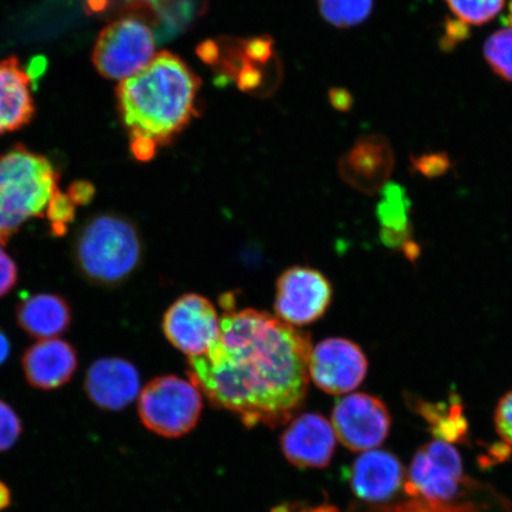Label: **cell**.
Masks as SVG:
<instances>
[{"label":"cell","mask_w":512,"mask_h":512,"mask_svg":"<svg viewBox=\"0 0 512 512\" xmlns=\"http://www.w3.org/2000/svg\"><path fill=\"white\" fill-rule=\"evenodd\" d=\"M221 305L219 341L189 358V380L247 427L286 424L309 392L310 335L271 313L236 310L233 294Z\"/></svg>","instance_id":"obj_1"},{"label":"cell","mask_w":512,"mask_h":512,"mask_svg":"<svg viewBox=\"0 0 512 512\" xmlns=\"http://www.w3.org/2000/svg\"><path fill=\"white\" fill-rule=\"evenodd\" d=\"M201 82L178 56L164 51L132 78L120 82L118 105L139 160L155 157L160 146L188 126L196 114Z\"/></svg>","instance_id":"obj_2"},{"label":"cell","mask_w":512,"mask_h":512,"mask_svg":"<svg viewBox=\"0 0 512 512\" xmlns=\"http://www.w3.org/2000/svg\"><path fill=\"white\" fill-rule=\"evenodd\" d=\"M143 241L138 227L124 216L102 214L88 220L74 240L73 258L89 283L124 284L142 264Z\"/></svg>","instance_id":"obj_3"},{"label":"cell","mask_w":512,"mask_h":512,"mask_svg":"<svg viewBox=\"0 0 512 512\" xmlns=\"http://www.w3.org/2000/svg\"><path fill=\"white\" fill-rule=\"evenodd\" d=\"M59 172L46 157L18 145L0 157V245L23 224L46 216L59 191Z\"/></svg>","instance_id":"obj_4"},{"label":"cell","mask_w":512,"mask_h":512,"mask_svg":"<svg viewBox=\"0 0 512 512\" xmlns=\"http://www.w3.org/2000/svg\"><path fill=\"white\" fill-rule=\"evenodd\" d=\"M203 394L191 380L165 375L151 380L138 396L140 421L164 438H181L197 426Z\"/></svg>","instance_id":"obj_5"},{"label":"cell","mask_w":512,"mask_h":512,"mask_svg":"<svg viewBox=\"0 0 512 512\" xmlns=\"http://www.w3.org/2000/svg\"><path fill=\"white\" fill-rule=\"evenodd\" d=\"M155 49V36L145 23L123 18L100 32L93 61L104 78L124 81L155 59Z\"/></svg>","instance_id":"obj_6"},{"label":"cell","mask_w":512,"mask_h":512,"mask_svg":"<svg viewBox=\"0 0 512 512\" xmlns=\"http://www.w3.org/2000/svg\"><path fill=\"white\" fill-rule=\"evenodd\" d=\"M465 484L463 460L456 447L435 439L419 448L408 469V497L435 503L456 502Z\"/></svg>","instance_id":"obj_7"},{"label":"cell","mask_w":512,"mask_h":512,"mask_svg":"<svg viewBox=\"0 0 512 512\" xmlns=\"http://www.w3.org/2000/svg\"><path fill=\"white\" fill-rule=\"evenodd\" d=\"M332 296L331 283L322 272L293 266L277 280L274 311L283 322L299 329L322 318L331 305Z\"/></svg>","instance_id":"obj_8"},{"label":"cell","mask_w":512,"mask_h":512,"mask_svg":"<svg viewBox=\"0 0 512 512\" xmlns=\"http://www.w3.org/2000/svg\"><path fill=\"white\" fill-rule=\"evenodd\" d=\"M162 329L166 339L188 358L200 357L214 347L221 335V318L206 297L187 293L164 313Z\"/></svg>","instance_id":"obj_9"},{"label":"cell","mask_w":512,"mask_h":512,"mask_svg":"<svg viewBox=\"0 0 512 512\" xmlns=\"http://www.w3.org/2000/svg\"><path fill=\"white\" fill-rule=\"evenodd\" d=\"M331 424L337 440L350 451L364 453L384 443L392 427V416L381 399L354 393L336 402Z\"/></svg>","instance_id":"obj_10"},{"label":"cell","mask_w":512,"mask_h":512,"mask_svg":"<svg viewBox=\"0 0 512 512\" xmlns=\"http://www.w3.org/2000/svg\"><path fill=\"white\" fill-rule=\"evenodd\" d=\"M368 369L366 354L350 339L328 338L312 348L310 380L325 393L344 395L354 392L366 379Z\"/></svg>","instance_id":"obj_11"},{"label":"cell","mask_w":512,"mask_h":512,"mask_svg":"<svg viewBox=\"0 0 512 512\" xmlns=\"http://www.w3.org/2000/svg\"><path fill=\"white\" fill-rule=\"evenodd\" d=\"M336 444L334 426L318 413L292 419L280 439L285 458L300 469H324L334 457Z\"/></svg>","instance_id":"obj_12"},{"label":"cell","mask_w":512,"mask_h":512,"mask_svg":"<svg viewBox=\"0 0 512 512\" xmlns=\"http://www.w3.org/2000/svg\"><path fill=\"white\" fill-rule=\"evenodd\" d=\"M85 392L96 407L121 411L142 392L138 370L124 358H101L88 368Z\"/></svg>","instance_id":"obj_13"},{"label":"cell","mask_w":512,"mask_h":512,"mask_svg":"<svg viewBox=\"0 0 512 512\" xmlns=\"http://www.w3.org/2000/svg\"><path fill=\"white\" fill-rule=\"evenodd\" d=\"M393 168L392 146L379 134L358 140L339 164L344 181L368 195H374L386 187Z\"/></svg>","instance_id":"obj_14"},{"label":"cell","mask_w":512,"mask_h":512,"mask_svg":"<svg viewBox=\"0 0 512 512\" xmlns=\"http://www.w3.org/2000/svg\"><path fill=\"white\" fill-rule=\"evenodd\" d=\"M79 366L78 351L62 339H43L25 350L22 369L32 388L59 389L73 379Z\"/></svg>","instance_id":"obj_15"},{"label":"cell","mask_w":512,"mask_h":512,"mask_svg":"<svg viewBox=\"0 0 512 512\" xmlns=\"http://www.w3.org/2000/svg\"><path fill=\"white\" fill-rule=\"evenodd\" d=\"M405 470L394 454L382 450L364 452L350 470V485L362 501L381 503L399 491Z\"/></svg>","instance_id":"obj_16"},{"label":"cell","mask_w":512,"mask_h":512,"mask_svg":"<svg viewBox=\"0 0 512 512\" xmlns=\"http://www.w3.org/2000/svg\"><path fill=\"white\" fill-rule=\"evenodd\" d=\"M31 80L16 57L0 61V136L19 130L34 117Z\"/></svg>","instance_id":"obj_17"},{"label":"cell","mask_w":512,"mask_h":512,"mask_svg":"<svg viewBox=\"0 0 512 512\" xmlns=\"http://www.w3.org/2000/svg\"><path fill=\"white\" fill-rule=\"evenodd\" d=\"M17 323L25 334L43 341L66 332L72 324V307L66 298L53 293H38L18 303Z\"/></svg>","instance_id":"obj_18"},{"label":"cell","mask_w":512,"mask_h":512,"mask_svg":"<svg viewBox=\"0 0 512 512\" xmlns=\"http://www.w3.org/2000/svg\"><path fill=\"white\" fill-rule=\"evenodd\" d=\"M411 201L399 184L388 183L382 189V198L377 206V219L381 226V239L389 248H405L413 241Z\"/></svg>","instance_id":"obj_19"},{"label":"cell","mask_w":512,"mask_h":512,"mask_svg":"<svg viewBox=\"0 0 512 512\" xmlns=\"http://www.w3.org/2000/svg\"><path fill=\"white\" fill-rule=\"evenodd\" d=\"M415 407L424 419L431 425L435 438L457 443L463 440L467 433V421L462 403L453 395L448 403H431L415 400Z\"/></svg>","instance_id":"obj_20"},{"label":"cell","mask_w":512,"mask_h":512,"mask_svg":"<svg viewBox=\"0 0 512 512\" xmlns=\"http://www.w3.org/2000/svg\"><path fill=\"white\" fill-rule=\"evenodd\" d=\"M320 14L337 28L363 23L374 8V0H319Z\"/></svg>","instance_id":"obj_21"},{"label":"cell","mask_w":512,"mask_h":512,"mask_svg":"<svg viewBox=\"0 0 512 512\" xmlns=\"http://www.w3.org/2000/svg\"><path fill=\"white\" fill-rule=\"evenodd\" d=\"M484 57L499 78L512 82V28L492 34L484 44Z\"/></svg>","instance_id":"obj_22"},{"label":"cell","mask_w":512,"mask_h":512,"mask_svg":"<svg viewBox=\"0 0 512 512\" xmlns=\"http://www.w3.org/2000/svg\"><path fill=\"white\" fill-rule=\"evenodd\" d=\"M452 14L466 25H483L502 11L505 0H445Z\"/></svg>","instance_id":"obj_23"},{"label":"cell","mask_w":512,"mask_h":512,"mask_svg":"<svg viewBox=\"0 0 512 512\" xmlns=\"http://www.w3.org/2000/svg\"><path fill=\"white\" fill-rule=\"evenodd\" d=\"M75 211V203L70 200L68 194L57 191L46 213L51 234L57 238L66 235L69 224L75 219Z\"/></svg>","instance_id":"obj_24"},{"label":"cell","mask_w":512,"mask_h":512,"mask_svg":"<svg viewBox=\"0 0 512 512\" xmlns=\"http://www.w3.org/2000/svg\"><path fill=\"white\" fill-rule=\"evenodd\" d=\"M373 512H479L471 503H435L408 497L407 501L389 507L377 508Z\"/></svg>","instance_id":"obj_25"},{"label":"cell","mask_w":512,"mask_h":512,"mask_svg":"<svg viewBox=\"0 0 512 512\" xmlns=\"http://www.w3.org/2000/svg\"><path fill=\"white\" fill-rule=\"evenodd\" d=\"M23 432L21 418L9 403L0 400V452L14 446Z\"/></svg>","instance_id":"obj_26"},{"label":"cell","mask_w":512,"mask_h":512,"mask_svg":"<svg viewBox=\"0 0 512 512\" xmlns=\"http://www.w3.org/2000/svg\"><path fill=\"white\" fill-rule=\"evenodd\" d=\"M415 169L428 178L440 177L450 169L451 160L446 153H427L413 160Z\"/></svg>","instance_id":"obj_27"},{"label":"cell","mask_w":512,"mask_h":512,"mask_svg":"<svg viewBox=\"0 0 512 512\" xmlns=\"http://www.w3.org/2000/svg\"><path fill=\"white\" fill-rule=\"evenodd\" d=\"M495 426L504 444L512 447V389L498 402L495 411Z\"/></svg>","instance_id":"obj_28"},{"label":"cell","mask_w":512,"mask_h":512,"mask_svg":"<svg viewBox=\"0 0 512 512\" xmlns=\"http://www.w3.org/2000/svg\"><path fill=\"white\" fill-rule=\"evenodd\" d=\"M18 280V268L14 259L0 245V298L14 290Z\"/></svg>","instance_id":"obj_29"},{"label":"cell","mask_w":512,"mask_h":512,"mask_svg":"<svg viewBox=\"0 0 512 512\" xmlns=\"http://www.w3.org/2000/svg\"><path fill=\"white\" fill-rule=\"evenodd\" d=\"M95 195V189L91 183L75 182L70 185L68 196L75 203V206H86L92 202Z\"/></svg>","instance_id":"obj_30"},{"label":"cell","mask_w":512,"mask_h":512,"mask_svg":"<svg viewBox=\"0 0 512 512\" xmlns=\"http://www.w3.org/2000/svg\"><path fill=\"white\" fill-rule=\"evenodd\" d=\"M466 24L460 21H448L446 24V35L444 47L452 48L466 38Z\"/></svg>","instance_id":"obj_31"},{"label":"cell","mask_w":512,"mask_h":512,"mask_svg":"<svg viewBox=\"0 0 512 512\" xmlns=\"http://www.w3.org/2000/svg\"><path fill=\"white\" fill-rule=\"evenodd\" d=\"M274 512H339L334 505L320 504L315 507H302V505H296V507H290V505H281V507L274 510Z\"/></svg>","instance_id":"obj_32"},{"label":"cell","mask_w":512,"mask_h":512,"mask_svg":"<svg viewBox=\"0 0 512 512\" xmlns=\"http://www.w3.org/2000/svg\"><path fill=\"white\" fill-rule=\"evenodd\" d=\"M10 355V341L3 330H0V366L8 360Z\"/></svg>","instance_id":"obj_33"},{"label":"cell","mask_w":512,"mask_h":512,"mask_svg":"<svg viewBox=\"0 0 512 512\" xmlns=\"http://www.w3.org/2000/svg\"><path fill=\"white\" fill-rule=\"evenodd\" d=\"M11 505V490L8 485L0 482V512L8 509Z\"/></svg>","instance_id":"obj_34"},{"label":"cell","mask_w":512,"mask_h":512,"mask_svg":"<svg viewBox=\"0 0 512 512\" xmlns=\"http://www.w3.org/2000/svg\"><path fill=\"white\" fill-rule=\"evenodd\" d=\"M504 23L508 25V27L512 28V0L509 5V14L504 18Z\"/></svg>","instance_id":"obj_35"}]
</instances>
